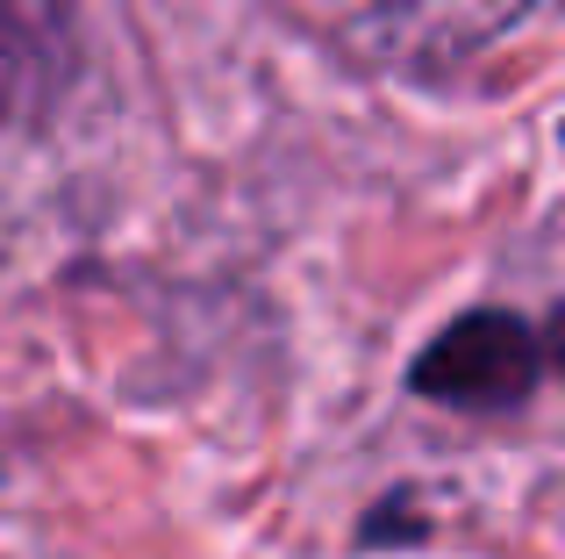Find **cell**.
I'll return each mask as SVG.
<instances>
[{"instance_id":"obj_1","label":"cell","mask_w":565,"mask_h":559,"mask_svg":"<svg viewBox=\"0 0 565 559\" xmlns=\"http://www.w3.org/2000/svg\"><path fill=\"white\" fill-rule=\"evenodd\" d=\"M408 388L451 409H515L537 388V337L509 308H472L429 337V351L408 366Z\"/></svg>"},{"instance_id":"obj_2","label":"cell","mask_w":565,"mask_h":559,"mask_svg":"<svg viewBox=\"0 0 565 559\" xmlns=\"http://www.w3.org/2000/svg\"><path fill=\"white\" fill-rule=\"evenodd\" d=\"M544 351H552V366H558V373H565V302H558L552 330H544Z\"/></svg>"}]
</instances>
